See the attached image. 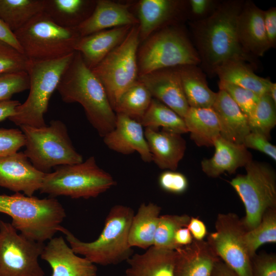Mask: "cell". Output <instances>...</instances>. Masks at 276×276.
<instances>
[{"mask_svg":"<svg viewBox=\"0 0 276 276\" xmlns=\"http://www.w3.org/2000/svg\"><path fill=\"white\" fill-rule=\"evenodd\" d=\"M179 67L177 70L189 107H212L217 93L209 88L203 73L197 65H186Z\"/></svg>","mask_w":276,"mask_h":276,"instance_id":"4dcf8cb0","label":"cell"},{"mask_svg":"<svg viewBox=\"0 0 276 276\" xmlns=\"http://www.w3.org/2000/svg\"><path fill=\"white\" fill-rule=\"evenodd\" d=\"M138 19L127 6L107 0L96 1L91 15L76 27L81 37L116 27L135 26Z\"/></svg>","mask_w":276,"mask_h":276,"instance_id":"d6986e66","label":"cell"},{"mask_svg":"<svg viewBox=\"0 0 276 276\" xmlns=\"http://www.w3.org/2000/svg\"><path fill=\"white\" fill-rule=\"evenodd\" d=\"M14 34L23 54L32 61L52 60L73 53L81 37L76 28L61 27L43 11Z\"/></svg>","mask_w":276,"mask_h":276,"instance_id":"8992f818","label":"cell"},{"mask_svg":"<svg viewBox=\"0 0 276 276\" xmlns=\"http://www.w3.org/2000/svg\"><path fill=\"white\" fill-rule=\"evenodd\" d=\"M174 243L178 248L188 245L193 241V237L187 227H183L177 229L174 237Z\"/></svg>","mask_w":276,"mask_h":276,"instance_id":"f907efd6","label":"cell"},{"mask_svg":"<svg viewBox=\"0 0 276 276\" xmlns=\"http://www.w3.org/2000/svg\"><path fill=\"white\" fill-rule=\"evenodd\" d=\"M0 213L12 218L11 224L21 234L41 243L65 228L61 225L66 217L65 210L53 197L40 199L20 193L0 195Z\"/></svg>","mask_w":276,"mask_h":276,"instance_id":"3957f363","label":"cell"},{"mask_svg":"<svg viewBox=\"0 0 276 276\" xmlns=\"http://www.w3.org/2000/svg\"><path fill=\"white\" fill-rule=\"evenodd\" d=\"M40 258L52 268L51 276H98L95 264L77 256L62 236L49 240Z\"/></svg>","mask_w":276,"mask_h":276,"instance_id":"2e32d148","label":"cell"},{"mask_svg":"<svg viewBox=\"0 0 276 276\" xmlns=\"http://www.w3.org/2000/svg\"><path fill=\"white\" fill-rule=\"evenodd\" d=\"M183 119L191 140L199 147L213 146L220 135L218 118L212 107H189Z\"/></svg>","mask_w":276,"mask_h":276,"instance_id":"83f0119b","label":"cell"},{"mask_svg":"<svg viewBox=\"0 0 276 276\" xmlns=\"http://www.w3.org/2000/svg\"><path fill=\"white\" fill-rule=\"evenodd\" d=\"M45 174L40 193L50 197L95 198L116 185L113 177L97 165L94 156L80 163L61 165Z\"/></svg>","mask_w":276,"mask_h":276,"instance_id":"52a82bcc","label":"cell"},{"mask_svg":"<svg viewBox=\"0 0 276 276\" xmlns=\"http://www.w3.org/2000/svg\"><path fill=\"white\" fill-rule=\"evenodd\" d=\"M144 134L152 161L161 169L175 171L186 149L181 134L149 128H145Z\"/></svg>","mask_w":276,"mask_h":276,"instance_id":"ffe728a7","label":"cell"},{"mask_svg":"<svg viewBox=\"0 0 276 276\" xmlns=\"http://www.w3.org/2000/svg\"><path fill=\"white\" fill-rule=\"evenodd\" d=\"M20 104L17 100H9L0 102V122L13 116L16 107Z\"/></svg>","mask_w":276,"mask_h":276,"instance_id":"681fc988","label":"cell"},{"mask_svg":"<svg viewBox=\"0 0 276 276\" xmlns=\"http://www.w3.org/2000/svg\"><path fill=\"white\" fill-rule=\"evenodd\" d=\"M133 210L117 204L107 215L98 238L90 242H83L65 228L63 233L76 254L84 256L91 263L102 266L117 265L127 261L133 254L128 243V236Z\"/></svg>","mask_w":276,"mask_h":276,"instance_id":"277c9868","label":"cell"},{"mask_svg":"<svg viewBox=\"0 0 276 276\" xmlns=\"http://www.w3.org/2000/svg\"><path fill=\"white\" fill-rule=\"evenodd\" d=\"M0 40H2L23 53L22 50L14 34L6 25L0 19Z\"/></svg>","mask_w":276,"mask_h":276,"instance_id":"c3c4849f","label":"cell"},{"mask_svg":"<svg viewBox=\"0 0 276 276\" xmlns=\"http://www.w3.org/2000/svg\"><path fill=\"white\" fill-rule=\"evenodd\" d=\"M213 146L214 155L201 162L202 170L209 177H217L224 172L234 173L237 169L245 167L252 160L251 153L243 144L231 142L220 135Z\"/></svg>","mask_w":276,"mask_h":276,"instance_id":"44dd1931","label":"cell"},{"mask_svg":"<svg viewBox=\"0 0 276 276\" xmlns=\"http://www.w3.org/2000/svg\"><path fill=\"white\" fill-rule=\"evenodd\" d=\"M152 98L147 87L137 80L121 96L114 112L122 113L140 122Z\"/></svg>","mask_w":276,"mask_h":276,"instance_id":"836d02e7","label":"cell"},{"mask_svg":"<svg viewBox=\"0 0 276 276\" xmlns=\"http://www.w3.org/2000/svg\"><path fill=\"white\" fill-rule=\"evenodd\" d=\"M264 135L250 131L244 138L243 145L247 148L259 151L276 160V147L269 142Z\"/></svg>","mask_w":276,"mask_h":276,"instance_id":"ee69618b","label":"cell"},{"mask_svg":"<svg viewBox=\"0 0 276 276\" xmlns=\"http://www.w3.org/2000/svg\"><path fill=\"white\" fill-rule=\"evenodd\" d=\"M74 52L52 60H29L26 70L29 79V93L26 101L16 107L14 114L9 120L18 126L41 127L47 125L44 117L50 98L57 89Z\"/></svg>","mask_w":276,"mask_h":276,"instance_id":"5b68a950","label":"cell"},{"mask_svg":"<svg viewBox=\"0 0 276 276\" xmlns=\"http://www.w3.org/2000/svg\"><path fill=\"white\" fill-rule=\"evenodd\" d=\"M140 42L139 26H133L123 41L91 70L103 84L113 110L123 94L137 80Z\"/></svg>","mask_w":276,"mask_h":276,"instance_id":"8fae6325","label":"cell"},{"mask_svg":"<svg viewBox=\"0 0 276 276\" xmlns=\"http://www.w3.org/2000/svg\"><path fill=\"white\" fill-rule=\"evenodd\" d=\"M137 80L147 87L152 98L170 107L182 118L185 117L190 107L177 69L158 70L139 76Z\"/></svg>","mask_w":276,"mask_h":276,"instance_id":"9a60e30c","label":"cell"},{"mask_svg":"<svg viewBox=\"0 0 276 276\" xmlns=\"http://www.w3.org/2000/svg\"><path fill=\"white\" fill-rule=\"evenodd\" d=\"M219 89L225 91L247 119L252 113L261 96L240 86L219 81Z\"/></svg>","mask_w":276,"mask_h":276,"instance_id":"f35d334b","label":"cell"},{"mask_svg":"<svg viewBox=\"0 0 276 276\" xmlns=\"http://www.w3.org/2000/svg\"><path fill=\"white\" fill-rule=\"evenodd\" d=\"M211 276H239L232 268L219 259L215 264Z\"/></svg>","mask_w":276,"mask_h":276,"instance_id":"816d5d0a","label":"cell"},{"mask_svg":"<svg viewBox=\"0 0 276 276\" xmlns=\"http://www.w3.org/2000/svg\"><path fill=\"white\" fill-rule=\"evenodd\" d=\"M160 211L161 208L155 203H141L130 227L128 243L131 247L147 249L153 245Z\"/></svg>","mask_w":276,"mask_h":276,"instance_id":"f546056e","label":"cell"},{"mask_svg":"<svg viewBox=\"0 0 276 276\" xmlns=\"http://www.w3.org/2000/svg\"><path fill=\"white\" fill-rule=\"evenodd\" d=\"M191 11L198 17L204 16L211 7L213 1L210 0H190L189 1Z\"/></svg>","mask_w":276,"mask_h":276,"instance_id":"7dc6e473","label":"cell"},{"mask_svg":"<svg viewBox=\"0 0 276 276\" xmlns=\"http://www.w3.org/2000/svg\"><path fill=\"white\" fill-rule=\"evenodd\" d=\"M141 123L122 113H116L114 128L106 134L103 141L110 149L123 154L137 152L142 159L151 162L152 156Z\"/></svg>","mask_w":276,"mask_h":276,"instance_id":"e0dca14e","label":"cell"},{"mask_svg":"<svg viewBox=\"0 0 276 276\" xmlns=\"http://www.w3.org/2000/svg\"><path fill=\"white\" fill-rule=\"evenodd\" d=\"M45 0H0V19L13 33L43 11Z\"/></svg>","mask_w":276,"mask_h":276,"instance_id":"1f68e13d","label":"cell"},{"mask_svg":"<svg viewBox=\"0 0 276 276\" xmlns=\"http://www.w3.org/2000/svg\"><path fill=\"white\" fill-rule=\"evenodd\" d=\"M138 49V76L158 70L201 63L196 49L184 32L175 27L156 31Z\"/></svg>","mask_w":276,"mask_h":276,"instance_id":"9c48e42d","label":"cell"},{"mask_svg":"<svg viewBox=\"0 0 276 276\" xmlns=\"http://www.w3.org/2000/svg\"><path fill=\"white\" fill-rule=\"evenodd\" d=\"M29 61L23 53L0 40V75L26 72Z\"/></svg>","mask_w":276,"mask_h":276,"instance_id":"74e56055","label":"cell"},{"mask_svg":"<svg viewBox=\"0 0 276 276\" xmlns=\"http://www.w3.org/2000/svg\"><path fill=\"white\" fill-rule=\"evenodd\" d=\"M176 250L152 246L143 254H134L126 262L128 267L121 276H174Z\"/></svg>","mask_w":276,"mask_h":276,"instance_id":"d4e9b609","label":"cell"},{"mask_svg":"<svg viewBox=\"0 0 276 276\" xmlns=\"http://www.w3.org/2000/svg\"><path fill=\"white\" fill-rule=\"evenodd\" d=\"M57 90L63 102L78 103L83 107L89 122L101 136L114 128L116 113L106 90L79 52H74Z\"/></svg>","mask_w":276,"mask_h":276,"instance_id":"7a4b0ae2","label":"cell"},{"mask_svg":"<svg viewBox=\"0 0 276 276\" xmlns=\"http://www.w3.org/2000/svg\"><path fill=\"white\" fill-rule=\"evenodd\" d=\"M187 227L190 232L193 239L197 241L203 240L207 234L205 224L197 218L191 217Z\"/></svg>","mask_w":276,"mask_h":276,"instance_id":"bcb514c9","label":"cell"},{"mask_svg":"<svg viewBox=\"0 0 276 276\" xmlns=\"http://www.w3.org/2000/svg\"><path fill=\"white\" fill-rule=\"evenodd\" d=\"M174 276H211L220 259L206 241L193 242L177 248Z\"/></svg>","mask_w":276,"mask_h":276,"instance_id":"7402d4cb","label":"cell"},{"mask_svg":"<svg viewBox=\"0 0 276 276\" xmlns=\"http://www.w3.org/2000/svg\"><path fill=\"white\" fill-rule=\"evenodd\" d=\"M25 144V136L20 129L0 128V157L17 152Z\"/></svg>","mask_w":276,"mask_h":276,"instance_id":"60d3db41","label":"cell"},{"mask_svg":"<svg viewBox=\"0 0 276 276\" xmlns=\"http://www.w3.org/2000/svg\"><path fill=\"white\" fill-rule=\"evenodd\" d=\"M44 175L22 152L0 157L1 187L32 196L39 190Z\"/></svg>","mask_w":276,"mask_h":276,"instance_id":"5bb4252c","label":"cell"},{"mask_svg":"<svg viewBox=\"0 0 276 276\" xmlns=\"http://www.w3.org/2000/svg\"><path fill=\"white\" fill-rule=\"evenodd\" d=\"M132 26L116 27L81 37L75 50L91 70L123 41Z\"/></svg>","mask_w":276,"mask_h":276,"instance_id":"603a6c76","label":"cell"},{"mask_svg":"<svg viewBox=\"0 0 276 276\" xmlns=\"http://www.w3.org/2000/svg\"><path fill=\"white\" fill-rule=\"evenodd\" d=\"M252 276H276V255L257 254L251 260Z\"/></svg>","mask_w":276,"mask_h":276,"instance_id":"7bdbcfd3","label":"cell"},{"mask_svg":"<svg viewBox=\"0 0 276 276\" xmlns=\"http://www.w3.org/2000/svg\"><path fill=\"white\" fill-rule=\"evenodd\" d=\"M25 136V154L33 166L45 174L56 167L82 162L83 157L75 149L65 124L52 120L49 125L36 127L19 126Z\"/></svg>","mask_w":276,"mask_h":276,"instance_id":"ba28073f","label":"cell"},{"mask_svg":"<svg viewBox=\"0 0 276 276\" xmlns=\"http://www.w3.org/2000/svg\"><path fill=\"white\" fill-rule=\"evenodd\" d=\"M268 94L274 101L276 103V83L270 81L268 89Z\"/></svg>","mask_w":276,"mask_h":276,"instance_id":"f5cc1de1","label":"cell"},{"mask_svg":"<svg viewBox=\"0 0 276 276\" xmlns=\"http://www.w3.org/2000/svg\"><path fill=\"white\" fill-rule=\"evenodd\" d=\"M237 32L243 50L251 56L261 57L271 47L264 24V11L252 2H244L239 15Z\"/></svg>","mask_w":276,"mask_h":276,"instance_id":"ac0fdd59","label":"cell"},{"mask_svg":"<svg viewBox=\"0 0 276 276\" xmlns=\"http://www.w3.org/2000/svg\"><path fill=\"white\" fill-rule=\"evenodd\" d=\"M264 24L268 41L271 48H274L276 43L275 7L264 11Z\"/></svg>","mask_w":276,"mask_h":276,"instance_id":"f6af8a7d","label":"cell"},{"mask_svg":"<svg viewBox=\"0 0 276 276\" xmlns=\"http://www.w3.org/2000/svg\"><path fill=\"white\" fill-rule=\"evenodd\" d=\"M190 218L186 214L160 215L153 246L167 250H175L178 248L174 243L175 234L179 228L187 227Z\"/></svg>","mask_w":276,"mask_h":276,"instance_id":"8d00e7d4","label":"cell"},{"mask_svg":"<svg viewBox=\"0 0 276 276\" xmlns=\"http://www.w3.org/2000/svg\"><path fill=\"white\" fill-rule=\"evenodd\" d=\"M44 245L0 220V276H45L38 262Z\"/></svg>","mask_w":276,"mask_h":276,"instance_id":"7c38bea8","label":"cell"},{"mask_svg":"<svg viewBox=\"0 0 276 276\" xmlns=\"http://www.w3.org/2000/svg\"><path fill=\"white\" fill-rule=\"evenodd\" d=\"M245 168V174L236 176L229 183L244 205L242 220L249 231L260 223L266 211L276 208V174L268 164L252 160Z\"/></svg>","mask_w":276,"mask_h":276,"instance_id":"30bf717a","label":"cell"},{"mask_svg":"<svg viewBox=\"0 0 276 276\" xmlns=\"http://www.w3.org/2000/svg\"><path fill=\"white\" fill-rule=\"evenodd\" d=\"M244 239L251 259L261 246L266 243H275L276 208L266 211L260 223L255 228L246 232Z\"/></svg>","mask_w":276,"mask_h":276,"instance_id":"e575fe53","label":"cell"},{"mask_svg":"<svg viewBox=\"0 0 276 276\" xmlns=\"http://www.w3.org/2000/svg\"><path fill=\"white\" fill-rule=\"evenodd\" d=\"M212 108L218 118L220 136L231 142L243 144L250 132L248 119L225 91L219 89Z\"/></svg>","mask_w":276,"mask_h":276,"instance_id":"cb8c5ba5","label":"cell"},{"mask_svg":"<svg viewBox=\"0 0 276 276\" xmlns=\"http://www.w3.org/2000/svg\"><path fill=\"white\" fill-rule=\"evenodd\" d=\"M181 2L174 0H141L137 6L139 36L145 41L177 14Z\"/></svg>","mask_w":276,"mask_h":276,"instance_id":"484cf974","label":"cell"},{"mask_svg":"<svg viewBox=\"0 0 276 276\" xmlns=\"http://www.w3.org/2000/svg\"><path fill=\"white\" fill-rule=\"evenodd\" d=\"M29 89V79L26 71L0 75V102Z\"/></svg>","mask_w":276,"mask_h":276,"instance_id":"ab89813d","label":"cell"},{"mask_svg":"<svg viewBox=\"0 0 276 276\" xmlns=\"http://www.w3.org/2000/svg\"><path fill=\"white\" fill-rule=\"evenodd\" d=\"M243 4L241 1L222 2L211 14L192 25L201 63L210 72L228 60L254 62V57L242 48L237 36V20Z\"/></svg>","mask_w":276,"mask_h":276,"instance_id":"6da1fadb","label":"cell"},{"mask_svg":"<svg viewBox=\"0 0 276 276\" xmlns=\"http://www.w3.org/2000/svg\"><path fill=\"white\" fill-rule=\"evenodd\" d=\"M158 185L165 191L180 194L187 191L189 182L187 178L182 173L175 171L166 170L159 176Z\"/></svg>","mask_w":276,"mask_h":276,"instance_id":"b9f144b4","label":"cell"},{"mask_svg":"<svg viewBox=\"0 0 276 276\" xmlns=\"http://www.w3.org/2000/svg\"><path fill=\"white\" fill-rule=\"evenodd\" d=\"M212 73L220 80L247 89L261 96L268 93L270 80L261 77L252 71L246 62L239 60H231L215 66Z\"/></svg>","mask_w":276,"mask_h":276,"instance_id":"4316f807","label":"cell"},{"mask_svg":"<svg viewBox=\"0 0 276 276\" xmlns=\"http://www.w3.org/2000/svg\"><path fill=\"white\" fill-rule=\"evenodd\" d=\"M246 231L237 215L220 213L216 220L215 231L206 241L217 256L239 276H252L251 259L244 239Z\"/></svg>","mask_w":276,"mask_h":276,"instance_id":"4fadbf2b","label":"cell"},{"mask_svg":"<svg viewBox=\"0 0 276 276\" xmlns=\"http://www.w3.org/2000/svg\"><path fill=\"white\" fill-rule=\"evenodd\" d=\"M275 105L268 93L260 96L248 119L250 131L261 133L270 140L271 131L276 125Z\"/></svg>","mask_w":276,"mask_h":276,"instance_id":"d590c367","label":"cell"},{"mask_svg":"<svg viewBox=\"0 0 276 276\" xmlns=\"http://www.w3.org/2000/svg\"><path fill=\"white\" fill-rule=\"evenodd\" d=\"M140 123L145 128L158 129L180 134L188 132L184 119L158 100L152 98Z\"/></svg>","mask_w":276,"mask_h":276,"instance_id":"d6a6232c","label":"cell"},{"mask_svg":"<svg viewBox=\"0 0 276 276\" xmlns=\"http://www.w3.org/2000/svg\"><path fill=\"white\" fill-rule=\"evenodd\" d=\"M96 1L45 0L43 12L56 24L76 28L92 13Z\"/></svg>","mask_w":276,"mask_h":276,"instance_id":"f1b7e54d","label":"cell"}]
</instances>
